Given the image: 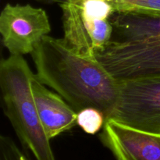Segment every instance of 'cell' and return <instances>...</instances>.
Returning a JSON list of instances; mask_svg holds the SVG:
<instances>
[{
    "mask_svg": "<svg viewBox=\"0 0 160 160\" xmlns=\"http://www.w3.org/2000/svg\"><path fill=\"white\" fill-rule=\"evenodd\" d=\"M36 78L62 96L77 112L99 109L107 120L119 95V82L97 60L81 56L63 38L45 36L31 52Z\"/></svg>",
    "mask_w": 160,
    "mask_h": 160,
    "instance_id": "6da1fadb",
    "label": "cell"
},
{
    "mask_svg": "<svg viewBox=\"0 0 160 160\" xmlns=\"http://www.w3.org/2000/svg\"><path fill=\"white\" fill-rule=\"evenodd\" d=\"M113 34L96 59L117 81L160 78V13L115 12Z\"/></svg>",
    "mask_w": 160,
    "mask_h": 160,
    "instance_id": "7a4b0ae2",
    "label": "cell"
},
{
    "mask_svg": "<svg viewBox=\"0 0 160 160\" xmlns=\"http://www.w3.org/2000/svg\"><path fill=\"white\" fill-rule=\"evenodd\" d=\"M34 73L23 56L9 55L0 62V88L5 114L23 148L36 160H56L45 134L31 88Z\"/></svg>",
    "mask_w": 160,
    "mask_h": 160,
    "instance_id": "3957f363",
    "label": "cell"
},
{
    "mask_svg": "<svg viewBox=\"0 0 160 160\" xmlns=\"http://www.w3.org/2000/svg\"><path fill=\"white\" fill-rule=\"evenodd\" d=\"M66 43L81 56L96 59L110 42L116 12L109 0H65L59 4Z\"/></svg>",
    "mask_w": 160,
    "mask_h": 160,
    "instance_id": "277c9868",
    "label": "cell"
},
{
    "mask_svg": "<svg viewBox=\"0 0 160 160\" xmlns=\"http://www.w3.org/2000/svg\"><path fill=\"white\" fill-rule=\"evenodd\" d=\"M118 82L117 105L108 119L160 134V78Z\"/></svg>",
    "mask_w": 160,
    "mask_h": 160,
    "instance_id": "5b68a950",
    "label": "cell"
},
{
    "mask_svg": "<svg viewBox=\"0 0 160 160\" xmlns=\"http://www.w3.org/2000/svg\"><path fill=\"white\" fill-rule=\"evenodd\" d=\"M51 30L48 14L42 8L7 3L0 14L2 42L10 55L31 54Z\"/></svg>",
    "mask_w": 160,
    "mask_h": 160,
    "instance_id": "8992f818",
    "label": "cell"
},
{
    "mask_svg": "<svg viewBox=\"0 0 160 160\" xmlns=\"http://www.w3.org/2000/svg\"><path fill=\"white\" fill-rule=\"evenodd\" d=\"M100 140L117 160H160V134L106 120Z\"/></svg>",
    "mask_w": 160,
    "mask_h": 160,
    "instance_id": "52a82bcc",
    "label": "cell"
},
{
    "mask_svg": "<svg viewBox=\"0 0 160 160\" xmlns=\"http://www.w3.org/2000/svg\"><path fill=\"white\" fill-rule=\"evenodd\" d=\"M31 88L41 122L50 140L77 125L78 112L59 94L48 90L35 74Z\"/></svg>",
    "mask_w": 160,
    "mask_h": 160,
    "instance_id": "ba28073f",
    "label": "cell"
},
{
    "mask_svg": "<svg viewBox=\"0 0 160 160\" xmlns=\"http://www.w3.org/2000/svg\"><path fill=\"white\" fill-rule=\"evenodd\" d=\"M106 116L99 109L94 107H87L78 112L77 125L86 134H97L104 127Z\"/></svg>",
    "mask_w": 160,
    "mask_h": 160,
    "instance_id": "9c48e42d",
    "label": "cell"
},
{
    "mask_svg": "<svg viewBox=\"0 0 160 160\" xmlns=\"http://www.w3.org/2000/svg\"><path fill=\"white\" fill-rule=\"evenodd\" d=\"M117 12L160 13V0H109Z\"/></svg>",
    "mask_w": 160,
    "mask_h": 160,
    "instance_id": "30bf717a",
    "label": "cell"
},
{
    "mask_svg": "<svg viewBox=\"0 0 160 160\" xmlns=\"http://www.w3.org/2000/svg\"><path fill=\"white\" fill-rule=\"evenodd\" d=\"M0 160H30L9 137L0 136Z\"/></svg>",
    "mask_w": 160,
    "mask_h": 160,
    "instance_id": "8fae6325",
    "label": "cell"
},
{
    "mask_svg": "<svg viewBox=\"0 0 160 160\" xmlns=\"http://www.w3.org/2000/svg\"><path fill=\"white\" fill-rule=\"evenodd\" d=\"M36 1L39 2L45 3V4H54V3H59L61 4L65 0H36Z\"/></svg>",
    "mask_w": 160,
    "mask_h": 160,
    "instance_id": "7c38bea8",
    "label": "cell"
}]
</instances>
